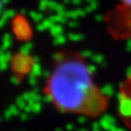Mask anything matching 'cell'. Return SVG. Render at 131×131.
<instances>
[{"label":"cell","mask_w":131,"mask_h":131,"mask_svg":"<svg viewBox=\"0 0 131 131\" xmlns=\"http://www.w3.org/2000/svg\"><path fill=\"white\" fill-rule=\"evenodd\" d=\"M45 92L51 103L63 114L96 118L108 106V97L90 66L72 53L58 57L47 78Z\"/></svg>","instance_id":"cell-1"},{"label":"cell","mask_w":131,"mask_h":131,"mask_svg":"<svg viewBox=\"0 0 131 131\" xmlns=\"http://www.w3.org/2000/svg\"><path fill=\"white\" fill-rule=\"evenodd\" d=\"M119 1L123 6H126L129 9H131V0H119Z\"/></svg>","instance_id":"cell-2"},{"label":"cell","mask_w":131,"mask_h":131,"mask_svg":"<svg viewBox=\"0 0 131 131\" xmlns=\"http://www.w3.org/2000/svg\"><path fill=\"white\" fill-rule=\"evenodd\" d=\"M1 2H2V0H0V5H1Z\"/></svg>","instance_id":"cell-3"}]
</instances>
